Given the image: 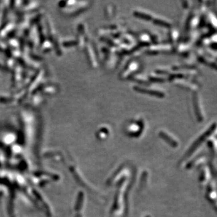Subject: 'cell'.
Instances as JSON below:
<instances>
[{
    "label": "cell",
    "instance_id": "cell-1",
    "mask_svg": "<svg viewBox=\"0 0 217 217\" xmlns=\"http://www.w3.org/2000/svg\"><path fill=\"white\" fill-rule=\"evenodd\" d=\"M138 91H141V92H144V93H147V94H149L150 95H157V96H159V97L161 96H162L163 94L161 93H159L158 92L156 91H147V90H144L142 89H137Z\"/></svg>",
    "mask_w": 217,
    "mask_h": 217
},
{
    "label": "cell",
    "instance_id": "cell-3",
    "mask_svg": "<svg viewBox=\"0 0 217 217\" xmlns=\"http://www.w3.org/2000/svg\"><path fill=\"white\" fill-rule=\"evenodd\" d=\"M155 23L157 24H159V25H162V26H164V27H169V25L168 23H167L164 21H160V20H156L155 21Z\"/></svg>",
    "mask_w": 217,
    "mask_h": 217
},
{
    "label": "cell",
    "instance_id": "cell-2",
    "mask_svg": "<svg viewBox=\"0 0 217 217\" xmlns=\"http://www.w3.org/2000/svg\"><path fill=\"white\" fill-rule=\"evenodd\" d=\"M134 15L136 17L142 18V19H144L145 20H150L151 17L147 15V14H142L140 12H135L134 13Z\"/></svg>",
    "mask_w": 217,
    "mask_h": 217
}]
</instances>
